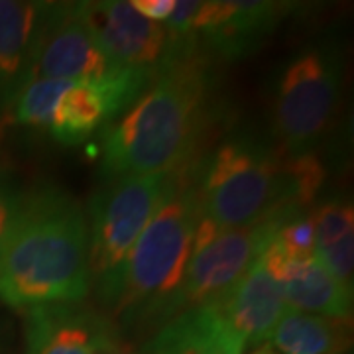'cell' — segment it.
I'll return each instance as SVG.
<instances>
[{
	"label": "cell",
	"mask_w": 354,
	"mask_h": 354,
	"mask_svg": "<svg viewBox=\"0 0 354 354\" xmlns=\"http://www.w3.org/2000/svg\"><path fill=\"white\" fill-rule=\"evenodd\" d=\"M213 307L241 333L246 344L254 346H262L270 341L281 317L290 311L278 281L268 272L262 256Z\"/></svg>",
	"instance_id": "13"
},
{
	"label": "cell",
	"mask_w": 354,
	"mask_h": 354,
	"mask_svg": "<svg viewBox=\"0 0 354 354\" xmlns=\"http://www.w3.org/2000/svg\"><path fill=\"white\" fill-rule=\"evenodd\" d=\"M272 242L291 258L315 256V223L311 213H299L283 221L274 232Z\"/></svg>",
	"instance_id": "20"
},
{
	"label": "cell",
	"mask_w": 354,
	"mask_h": 354,
	"mask_svg": "<svg viewBox=\"0 0 354 354\" xmlns=\"http://www.w3.org/2000/svg\"><path fill=\"white\" fill-rule=\"evenodd\" d=\"M120 69L83 22L75 4L48 2L24 85L34 81H85ZM22 85V87H24Z\"/></svg>",
	"instance_id": "8"
},
{
	"label": "cell",
	"mask_w": 354,
	"mask_h": 354,
	"mask_svg": "<svg viewBox=\"0 0 354 354\" xmlns=\"http://www.w3.org/2000/svg\"><path fill=\"white\" fill-rule=\"evenodd\" d=\"M290 216H272L250 227L218 230L201 218L193 252L177 290L153 317L152 325H164L195 307H213L262 256L278 227Z\"/></svg>",
	"instance_id": "5"
},
{
	"label": "cell",
	"mask_w": 354,
	"mask_h": 354,
	"mask_svg": "<svg viewBox=\"0 0 354 354\" xmlns=\"http://www.w3.org/2000/svg\"><path fill=\"white\" fill-rule=\"evenodd\" d=\"M315 223V256L335 278L353 290L354 211L346 201H330L311 211Z\"/></svg>",
	"instance_id": "18"
},
{
	"label": "cell",
	"mask_w": 354,
	"mask_h": 354,
	"mask_svg": "<svg viewBox=\"0 0 354 354\" xmlns=\"http://www.w3.org/2000/svg\"><path fill=\"white\" fill-rule=\"evenodd\" d=\"M187 167L109 179L88 211L91 278L95 281L104 278L127 258L142 230L176 191Z\"/></svg>",
	"instance_id": "6"
},
{
	"label": "cell",
	"mask_w": 354,
	"mask_h": 354,
	"mask_svg": "<svg viewBox=\"0 0 354 354\" xmlns=\"http://www.w3.org/2000/svg\"><path fill=\"white\" fill-rule=\"evenodd\" d=\"M97 315L79 304L26 311V354H97Z\"/></svg>",
	"instance_id": "16"
},
{
	"label": "cell",
	"mask_w": 354,
	"mask_h": 354,
	"mask_svg": "<svg viewBox=\"0 0 354 354\" xmlns=\"http://www.w3.org/2000/svg\"><path fill=\"white\" fill-rule=\"evenodd\" d=\"M91 283L83 207L53 185L26 193L22 216L0 256V299L24 313L75 305L87 297Z\"/></svg>",
	"instance_id": "2"
},
{
	"label": "cell",
	"mask_w": 354,
	"mask_h": 354,
	"mask_svg": "<svg viewBox=\"0 0 354 354\" xmlns=\"http://www.w3.org/2000/svg\"><path fill=\"white\" fill-rule=\"evenodd\" d=\"M77 10L118 67L158 71L171 51L174 38L165 26L144 18L130 2H77Z\"/></svg>",
	"instance_id": "10"
},
{
	"label": "cell",
	"mask_w": 354,
	"mask_h": 354,
	"mask_svg": "<svg viewBox=\"0 0 354 354\" xmlns=\"http://www.w3.org/2000/svg\"><path fill=\"white\" fill-rule=\"evenodd\" d=\"M250 354H276V353H274V351H272L268 344H262V346H258V348H256V351H252Z\"/></svg>",
	"instance_id": "24"
},
{
	"label": "cell",
	"mask_w": 354,
	"mask_h": 354,
	"mask_svg": "<svg viewBox=\"0 0 354 354\" xmlns=\"http://www.w3.org/2000/svg\"><path fill=\"white\" fill-rule=\"evenodd\" d=\"M290 8L286 2L266 0L201 2L191 38H203L223 59H239L264 44Z\"/></svg>",
	"instance_id": "11"
},
{
	"label": "cell",
	"mask_w": 354,
	"mask_h": 354,
	"mask_svg": "<svg viewBox=\"0 0 354 354\" xmlns=\"http://www.w3.org/2000/svg\"><path fill=\"white\" fill-rule=\"evenodd\" d=\"M262 262L278 281L290 309L353 321V290L335 278L317 256L291 258L270 241Z\"/></svg>",
	"instance_id": "12"
},
{
	"label": "cell",
	"mask_w": 354,
	"mask_h": 354,
	"mask_svg": "<svg viewBox=\"0 0 354 354\" xmlns=\"http://www.w3.org/2000/svg\"><path fill=\"white\" fill-rule=\"evenodd\" d=\"M342 88V57L330 46L299 53L279 79L274 101V128L291 153H309L329 132Z\"/></svg>",
	"instance_id": "7"
},
{
	"label": "cell",
	"mask_w": 354,
	"mask_h": 354,
	"mask_svg": "<svg viewBox=\"0 0 354 354\" xmlns=\"http://www.w3.org/2000/svg\"><path fill=\"white\" fill-rule=\"evenodd\" d=\"M325 181L313 153L283 156L248 140L225 142L199 167L203 221L218 230L307 213Z\"/></svg>",
	"instance_id": "3"
},
{
	"label": "cell",
	"mask_w": 354,
	"mask_h": 354,
	"mask_svg": "<svg viewBox=\"0 0 354 354\" xmlns=\"http://www.w3.org/2000/svg\"><path fill=\"white\" fill-rule=\"evenodd\" d=\"M197 174L199 165L191 164L127 258L111 274L97 279L102 305L120 317L124 327L152 325L158 309L171 297L185 274L203 218Z\"/></svg>",
	"instance_id": "4"
},
{
	"label": "cell",
	"mask_w": 354,
	"mask_h": 354,
	"mask_svg": "<svg viewBox=\"0 0 354 354\" xmlns=\"http://www.w3.org/2000/svg\"><path fill=\"white\" fill-rule=\"evenodd\" d=\"M246 341L216 307H195L164 323L146 354H242Z\"/></svg>",
	"instance_id": "14"
},
{
	"label": "cell",
	"mask_w": 354,
	"mask_h": 354,
	"mask_svg": "<svg viewBox=\"0 0 354 354\" xmlns=\"http://www.w3.org/2000/svg\"><path fill=\"white\" fill-rule=\"evenodd\" d=\"M73 81H34L18 91L10 111L16 124L48 128L57 99Z\"/></svg>",
	"instance_id": "19"
},
{
	"label": "cell",
	"mask_w": 354,
	"mask_h": 354,
	"mask_svg": "<svg viewBox=\"0 0 354 354\" xmlns=\"http://www.w3.org/2000/svg\"><path fill=\"white\" fill-rule=\"evenodd\" d=\"M95 346L97 354H142L132 342L124 337L122 329L111 321V317L97 315V327H95Z\"/></svg>",
	"instance_id": "22"
},
{
	"label": "cell",
	"mask_w": 354,
	"mask_h": 354,
	"mask_svg": "<svg viewBox=\"0 0 354 354\" xmlns=\"http://www.w3.org/2000/svg\"><path fill=\"white\" fill-rule=\"evenodd\" d=\"M189 39L174 38L152 83L104 128L102 171L109 179L193 164L209 122L211 75Z\"/></svg>",
	"instance_id": "1"
},
{
	"label": "cell",
	"mask_w": 354,
	"mask_h": 354,
	"mask_svg": "<svg viewBox=\"0 0 354 354\" xmlns=\"http://www.w3.org/2000/svg\"><path fill=\"white\" fill-rule=\"evenodd\" d=\"M48 2L0 0V109H10L32 62Z\"/></svg>",
	"instance_id": "15"
},
{
	"label": "cell",
	"mask_w": 354,
	"mask_h": 354,
	"mask_svg": "<svg viewBox=\"0 0 354 354\" xmlns=\"http://www.w3.org/2000/svg\"><path fill=\"white\" fill-rule=\"evenodd\" d=\"M266 344L276 354H344L353 344V323L290 309Z\"/></svg>",
	"instance_id": "17"
},
{
	"label": "cell",
	"mask_w": 354,
	"mask_h": 354,
	"mask_svg": "<svg viewBox=\"0 0 354 354\" xmlns=\"http://www.w3.org/2000/svg\"><path fill=\"white\" fill-rule=\"evenodd\" d=\"M26 203V193L18 185L0 176V256L12 239L16 225L22 216Z\"/></svg>",
	"instance_id": "21"
},
{
	"label": "cell",
	"mask_w": 354,
	"mask_h": 354,
	"mask_svg": "<svg viewBox=\"0 0 354 354\" xmlns=\"http://www.w3.org/2000/svg\"><path fill=\"white\" fill-rule=\"evenodd\" d=\"M158 71L120 67L99 79L73 81L55 102L48 130L59 144L73 146L109 127L146 91Z\"/></svg>",
	"instance_id": "9"
},
{
	"label": "cell",
	"mask_w": 354,
	"mask_h": 354,
	"mask_svg": "<svg viewBox=\"0 0 354 354\" xmlns=\"http://www.w3.org/2000/svg\"><path fill=\"white\" fill-rule=\"evenodd\" d=\"M130 4L144 18L160 24V22H167V18L171 16L176 0H132Z\"/></svg>",
	"instance_id": "23"
}]
</instances>
